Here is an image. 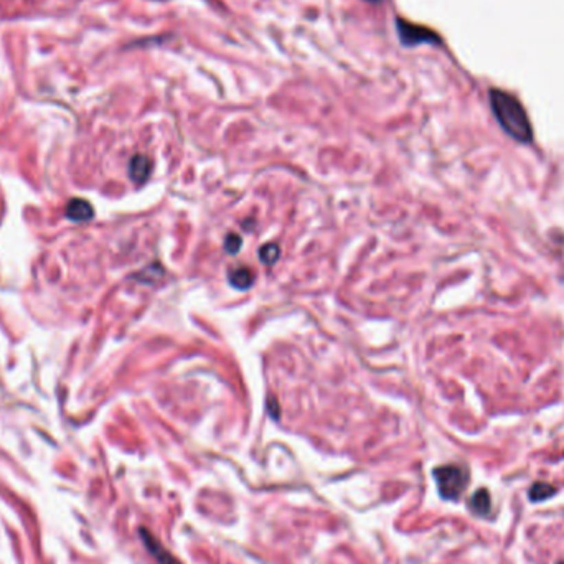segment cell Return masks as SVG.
<instances>
[{
  "label": "cell",
  "mask_w": 564,
  "mask_h": 564,
  "mask_svg": "<svg viewBox=\"0 0 564 564\" xmlns=\"http://www.w3.org/2000/svg\"><path fill=\"white\" fill-rule=\"evenodd\" d=\"M279 253H281L279 246L274 245V242H269V245H264L259 249V259H261L264 264L271 266L279 259Z\"/></svg>",
  "instance_id": "cell-10"
},
{
  "label": "cell",
  "mask_w": 564,
  "mask_h": 564,
  "mask_svg": "<svg viewBox=\"0 0 564 564\" xmlns=\"http://www.w3.org/2000/svg\"><path fill=\"white\" fill-rule=\"evenodd\" d=\"M558 564H564V563H558Z\"/></svg>",
  "instance_id": "cell-13"
},
{
  "label": "cell",
  "mask_w": 564,
  "mask_h": 564,
  "mask_svg": "<svg viewBox=\"0 0 564 564\" xmlns=\"http://www.w3.org/2000/svg\"><path fill=\"white\" fill-rule=\"evenodd\" d=\"M228 279L233 287H236V289H240V291H245L253 286L254 274L249 267H236V269L229 271Z\"/></svg>",
  "instance_id": "cell-8"
},
{
  "label": "cell",
  "mask_w": 564,
  "mask_h": 564,
  "mask_svg": "<svg viewBox=\"0 0 564 564\" xmlns=\"http://www.w3.org/2000/svg\"><path fill=\"white\" fill-rule=\"evenodd\" d=\"M139 534H141L144 545H146L147 551H149V554L154 556V559L157 561L159 564H182L179 561V559L175 558L174 554L170 553V551L167 550V548H163L160 543L155 539V537L152 533H149L147 530H141L139 531Z\"/></svg>",
  "instance_id": "cell-4"
},
{
  "label": "cell",
  "mask_w": 564,
  "mask_h": 564,
  "mask_svg": "<svg viewBox=\"0 0 564 564\" xmlns=\"http://www.w3.org/2000/svg\"><path fill=\"white\" fill-rule=\"evenodd\" d=\"M398 35H399V42L406 47H416V45L421 43H439V36L434 34V32L429 30L426 27H419L413 25V23H407L405 20H398Z\"/></svg>",
  "instance_id": "cell-3"
},
{
  "label": "cell",
  "mask_w": 564,
  "mask_h": 564,
  "mask_svg": "<svg viewBox=\"0 0 564 564\" xmlns=\"http://www.w3.org/2000/svg\"><path fill=\"white\" fill-rule=\"evenodd\" d=\"M366 2H372V3H378V2H381V0H366Z\"/></svg>",
  "instance_id": "cell-12"
},
{
  "label": "cell",
  "mask_w": 564,
  "mask_h": 564,
  "mask_svg": "<svg viewBox=\"0 0 564 564\" xmlns=\"http://www.w3.org/2000/svg\"><path fill=\"white\" fill-rule=\"evenodd\" d=\"M152 170L150 160L146 155H134L129 163V177L135 183H144L149 179Z\"/></svg>",
  "instance_id": "cell-6"
},
{
  "label": "cell",
  "mask_w": 564,
  "mask_h": 564,
  "mask_svg": "<svg viewBox=\"0 0 564 564\" xmlns=\"http://www.w3.org/2000/svg\"><path fill=\"white\" fill-rule=\"evenodd\" d=\"M556 493V488L553 487L551 484H546V482H537V484H533V487L530 488V500L531 501H543L546 500V498L553 497Z\"/></svg>",
  "instance_id": "cell-9"
},
{
  "label": "cell",
  "mask_w": 564,
  "mask_h": 564,
  "mask_svg": "<svg viewBox=\"0 0 564 564\" xmlns=\"http://www.w3.org/2000/svg\"><path fill=\"white\" fill-rule=\"evenodd\" d=\"M94 215V210L89 201L83 199H73L67 207V216L71 221H89Z\"/></svg>",
  "instance_id": "cell-5"
},
{
  "label": "cell",
  "mask_w": 564,
  "mask_h": 564,
  "mask_svg": "<svg viewBox=\"0 0 564 564\" xmlns=\"http://www.w3.org/2000/svg\"><path fill=\"white\" fill-rule=\"evenodd\" d=\"M469 508H471L475 515H479V517H487L490 513V508H492V500H490L488 490H477V492L471 497V500H469Z\"/></svg>",
  "instance_id": "cell-7"
},
{
  "label": "cell",
  "mask_w": 564,
  "mask_h": 564,
  "mask_svg": "<svg viewBox=\"0 0 564 564\" xmlns=\"http://www.w3.org/2000/svg\"><path fill=\"white\" fill-rule=\"evenodd\" d=\"M432 477L444 500H457L469 484V472L460 465H440L432 471Z\"/></svg>",
  "instance_id": "cell-2"
},
{
  "label": "cell",
  "mask_w": 564,
  "mask_h": 564,
  "mask_svg": "<svg viewBox=\"0 0 564 564\" xmlns=\"http://www.w3.org/2000/svg\"><path fill=\"white\" fill-rule=\"evenodd\" d=\"M241 245H242V241H241V238L238 236V234L229 233L228 236H226V240H225V249H226V253L236 254L238 251L241 249Z\"/></svg>",
  "instance_id": "cell-11"
},
{
  "label": "cell",
  "mask_w": 564,
  "mask_h": 564,
  "mask_svg": "<svg viewBox=\"0 0 564 564\" xmlns=\"http://www.w3.org/2000/svg\"><path fill=\"white\" fill-rule=\"evenodd\" d=\"M490 106L498 124L510 137L521 144L533 141V127H531L528 114L513 94L501 89H492Z\"/></svg>",
  "instance_id": "cell-1"
}]
</instances>
